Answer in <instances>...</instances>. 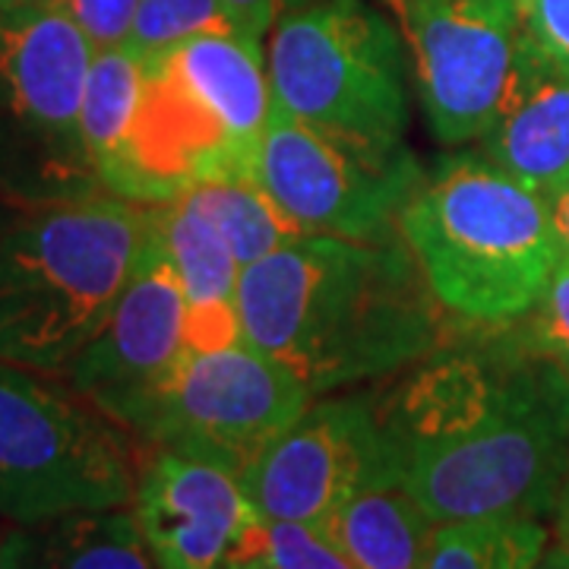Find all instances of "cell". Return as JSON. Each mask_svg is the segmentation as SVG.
<instances>
[{
	"label": "cell",
	"mask_w": 569,
	"mask_h": 569,
	"mask_svg": "<svg viewBox=\"0 0 569 569\" xmlns=\"http://www.w3.org/2000/svg\"><path fill=\"white\" fill-rule=\"evenodd\" d=\"M187 351L190 307L181 279L146 224L130 279L63 380L127 430Z\"/></svg>",
	"instance_id": "4fadbf2b"
},
{
	"label": "cell",
	"mask_w": 569,
	"mask_h": 569,
	"mask_svg": "<svg viewBox=\"0 0 569 569\" xmlns=\"http://www.w3.org/2000/svg\"><path fill=\"white\" fill-rule=\"evenodd\" d=\"M41 3H51V0H41Z\"/></svg>",
	"instance_id": "1f68e13d"
},
{
	"label": "cell",
	"mask_w": 569,
	"mask_h": 569,
	"mask_svg": "<svg viewBox=\"0 0 569 569\" xmlns=\"http://www.w3.org/2000/svg\"><path fill=\"white\" fill-rule=\"evenodd\" d=\"M269 569H355L320 522L269 519Z\"/></svg>",
	"instance_id": "603a6c76"
},
{
	"label": "cell",
	"mask_w": 569,
	"mask_h": 569,
	"mask_svg": "<svg viewBox=\"0 0 569 569\" xmlns=\"http://www.w3.org/2000/svg\"><path fill=\"white\" fill-rule=\"evenodd\" d=\"M310 399L288 367L241 339L187 351L127 433L149 449L181 452L244 478Z\"/></svg>",
	"instance_id": "9c48e42d"
},
{
	"label": "cell",
	"mask_w": 569,
	"mask_h": 569,
	"mask_svg": "<svg viewBox=\"0 0 569 569\" xmlns=\"http://www.w3.org/2000/svg\"><path fill=\"white\" fill-rule=\"evenodd\" d=\"M7 569H162L133 507L70 512L3 531Z\"/></svg>",
	"instance_id": "2e32d148"
},
{
	"label": "cell",
	"mask_w": 569,
	"mask_h": 569,
	"mask_svg": "<svg viewBox=\"0 0 569 569\" xmlns=\"http://www.w3.org/2000/svg\"><path fill=\"white\" fill-rule=\"evenodd\" d=\"M519 323H522V336H519L522 346L541 358L557 361L560 367H569V253L563 247L545 295Z\"/></svg>",
	"instance_id": "7402d4cb"
},
{
	"label": "cell",
	"mask_w": 569,
	"mask_h": 569,
	"mask_svg": "<svg viewBox=\"0 0 569 569\" xmlns=\"http://www.w3.org/2000/svg\"><path fill=\"white\" fill-rule=\"evenodd\" d=\"M133 512L162 569H269V516L228 468L149 449Z\"/></svg>",
	"instance_id": "7c38bea8"
},
{
	"label": "cell",
	"mask_w": 569,
	"mask_h": 569,
	"mask_svg": "<svg viewBox=\"0 0 569 569\" xmlns=\"http://www.w3.org/2000/svg\"><path fill=\"white\" fill-rule=\"evenodd\" d=\"M0 569H7V563H3V531H0Z\"/></svg>",
	"instance_id": "4dcf8cb0"
},
{
	"label": "cell",
	"mask_w": 569,
	"mask_h": 569,
	"mask_svg": "<svg viewBox=\"0 0 569 569\" xmlns=\"http://www.w3.org/2000/svg\"><path fill=\"white\" fill-rule=\"evenodd\" d=\"M548 545L545 519L493 516L440 522L425 569H531Z\"/></svg>",
	"instance_id": "ffe728a7"
},
{
	"label": "cell",
	"mask_w": 569,
	"mask_h": 569,
	"mask_svg": "<svg viewBox=\"0 0 569 569\" xmlns=\"http://www.w3.org/2000/svg\"><path fill=\"white\" fill-rule=\"evenodd\" d=\"M13 212H17V209H10V206L3 203V197H0V224L7 222V219H10V216H13Z\"/></svg>",
	"instance_id": "f546056e"
},
{
	"label": "cell",
	"mask_w": 569,
	"mask_h": 569,
	"mask_svg": "<svg viewBox=\"0 0 569 569\" xmlns=\"http://www.w3.org/2000/svg\"><path fill=\"white\" fill-rule=\"evenodd\" d=\"M550 216H553V228H557L560 247L569 253V187L550 200Z\"/></svg>",
	"instance_id": "83f0119b"
},
{
	"label": "cell",
	"mask_w": 569,
	"mask_h": 569,
	"mask_svg": "<svg viewBox=\"0 0 569 569\" xmlns=\"http://www.w3.org/2000/svg\"><path fill=\"white\" fill-rule=\"evenodd\" d=\"M257 178L307 238L392 241L427 181L406 140H373L272 108Z\"/></svg>",
	"instance_id": "ba28073f"
},
{
	"label": "cell",
	"mask_w": 569,
	"mask_h": 569,
	"mask_svg": "<svg viewBox=\"0 0 569 569\" xmlns=\"http://www.w3.org/2000/svg\"><path fill=\"white\" fill-rule=\"evenodd\" d=\"M193 203L216 222L241 266L257 263L269 253L307 238L257 174H228L187 190Z\"/></svg>",
	"instance_id": "d6986e66"
},
{
	"label": "cell",
	"mask_w": 569,
	"mask_h": 569,
	"mask_svg": "<svg viewBox=\"0 0 569 569\" xmlns=\"http://www.w3.org/2000/svg\"><path fill=\"white\" fill-rule=\"evenodd\" d=\"M402 32L427 127L443 146L478 142L507 96L519 0H383Z\"/></svg>",
	"instance_id": "30bf717a"
},
{
	"label": "cell",
	"mask_w": 569,
	"mask_h": 569,
	"mask_svg": "<svg viewBox=\"0 0 569 569\" xmlns=\"http://www.w3.org/2000/svg\"><path fill=\"white\" fill-rule=\"evenodd\" d=\"M522 39L569 70V0H519Z\"/></svg>",
	"instance_id": "d4e9b609"
},
{
	"label": "cell",
	"mask_w": 569,
	"mask_h": 569,
	"mask_svg": "<svg viewBox=\"0 0 569 569\" xmlns=\"http://www.w3.org/2000/svg\"><path fill=\"white\" fill-rule=\"evenodd\" d=\"M320 526L355 569H425L440 522L402 478H387L355 493Z\"/></svg>",
	"instance_id": "e0dca14e"
},
{
	"label": "cell",
	"mask_w": 569,
	"mask_h": 569,
	"mask_svg": "<svg viewBox=\"0 0 569 569\" xmlns=\"http://www.w3.org/2000/svg\"><path fill=\"white\" fill-rule=\"evenodd\" d=\"M149 228L181 279L190 307V351L241 342L238 284L244 266L216 222L190 193H181L168 203L149 206Z\"/></svg>",
	"instance_id": "9a60e30c"
},
{
	"label": "cell",
	"mask_w": 569,
	"mask_h": 569,
	"mask_svg": "<svg viewBox=\"0 0 569 569\" xmlns=\"http://www.w3.org/2000/svg\"><path fill=\"white\" fill-rule=\"evenodd\" d=\"M310 0H222L224 13L231 26L238 29V36L263 44L269 39L272 26L282 20L288 10L295 7H305Z\"/></svg>",
	"instance_id": "484cf974"
},
{
	"label": "cell",
	"mask_w": 569,
	"mask_h": 569,
	"mask_svg": "<svg viewBox=\"0 0 569 569\" xmlns=\"http://www.w3.org/2000/svg\"><path fill=\"white\" fill-rule=\"evenodd\" d=\"M396 471L437 522L548 519L569 471V377L512 346H440L380 392Z\"/></svg>",
	"instance_id": "6da1fadb"
},
{
	"label": "cell",
	"mask_w": 569,
	"mask_h": 569,
	"mask_svg": "<svg viewBox=\"0 0 569 569\" xmlns=\"http://www.w3.org/2000/svg\"><path fill=\"white\" fill-rule=\"evenodd\" d=\"M146 224L149 206L114 193L0 224V361L63 377L130 279Z\"/></svg>",
	"instance_id": "3957f363"
},
{
	"label": "cell",
	"mask_w": 569,
	"mask_h": 569,
	"mask_svg": "<svg viewBox=\"0 0 569 569\" xmlns=\"http://www.w3.org/2000/svg\"><path fill=\"white\" fill-rule=\"evenodd\" d=\"M212 32H238L224 13L222 0H140L123 48L149 63L183 41Z\"/></svg>",
	"instance_id": "44dd1931"
},
{
	"label": "cell",
	"mask_w": 569,
	"mask_h": 569,
	"mask_svg": "<svg viewBox=\"0 0 569 569\" xmlns=\"http://www.w3.org/2000/svg\"><path fill=\"white\" fill-rule=\"evenodd\" d=\"M443 305L402 238H301L244 266L241 339L310 396L383 383L447 346Z\"/></svg>",
	"instance_id": "7a4b0ae2"
},
{
	"label": "cell",
	"mask_w": 569,
	"mask_h": 569,
	"mask_svg": "<svg viewBox=\"0 0 569 569\" xmlns=\"http://www.w3.org/2000/svg\"><path fill=\"white\" fill-rule=\"evenodd\" d=\"M130 433L63 377L0 361V519L133 507Z\"/></svg>",
	"instance_id": "8992f818"
},
{
	"label": "cell",
	"mask_w": 569,
	"mask_h": 569,
	"mask_svg": "<svg viewBox=\"0 0 569 569\" xmlns=\"http://www.w3.org/2000/svg\"><path fill=\"white\" fill-rule=\"evenodd\" d=\"M399 234L443 310L485 329L526 320L560 257L548 200L485 156L427 178Z\"/></svg>",
	"instance_id": "277c9868"
},
{
	"label": "cell",
	"mask_w": 569,
	"mask_h": 569,
	"mask_svg": "<svg viewBox=\"0 0 569 569\" xmlns=\"http://www.w3.org/2000/svg\"><path fill=\"white\" fill-rule=\"evenodd\" d=\"M82 29L96 51L121 48L137 20L140 0H51Z\"/></svg>",
	"instance_id": "cb8c5ba5"
},
{
	"label": "cell",
	"mask_w": 569,
	"mask_h": 569,
	"mask_svg": "<svg viewBox=\"0 0 569 569\" xmlns=\"http://www.w3.org/2000/svg\"><path fill=\"white\" fill-rule=\"evenodd\" d=\"M481 156L553 200L569 187V70L519 44L516 70L500 111L481 137Z\"/></svg>",
	"instance_id": "5bb4252c"
},
{
	"label": "cell",
	"mask_w": 569,
	"mask_h": 569,
	"mask_svg": "<svg viewBox=\"0 0 569 569\" xmlns=\"http://www.w3.org/2000/svg\"><path fill=\"white\" fill-rule=\"evenodd\" d=\"M563 370H567V377H569V367H563Z\"/></svg>",
	"instance_id": "d6a6232c"
},
{
	"label": "cell",
	"mask_w": 569,
	"mask_h": 569,
	"mask_svg": "<svg viewBox=\"0 0 569 569\" xmlns=\"http://www.w3.org/2000/svg\"><path fill=\"white\" fill-rule=\"evenodd\" d=\"M550 522H553V541L569 550V471L560 490H557V500H553V509H550Z\"/></svg>",
	"instance_id": "4316f807"
},
{
	"label": "cell",
	"mask_w": 569,
	"mask_h": 569,
	"mask_svg": "<svg viewBox=\"0 0 569 569\" xmlns=\"http://www.w3.org/2000/svg\"><path fill=\"white\" fill-rule=\"evenodd\" d=\"M531 569H569V550L560 548L557 541H550L545 553L538 557V563Z\"/></svg>",
	"instance_id": "f1b7e54d"
},
{
	"label": "cell",
	"mask_w": 569,
	"mask_h": 569,
	"mask_svg": "<svg viewBox=\"0 0 569 569\" xmlns=\"http://www.w3.org/2000/svg\"><path fill=\"white\" fill-rule=\"evenodd\" d=\"M142 77H146V67L123 44L96 51L89 77H86L80 123L104 193L111 190L123 164L130 127L140 108Z\"/></svg>",
	"instance_id": "ac0fdd59"
},
{
	"label": "cell",
	"mask_w": 569,
	"mask_h": 569,
	"mask_svg": "<svg viewBox=\"0 0 569 569\" xmlns=\"http://www.w3.org/2000/svg\"><path fill=\"white\" fill-rule=\"evenodd\" d=\"M276 104L310 123L406 140L408 54L396 22L365 0L288 10L266 48Z\"/></svg>",
	"instance_id": "52a82bcc"
},
{
	"label": "cell",
	"mask_w": 569,
	"mask_h": 569,
	"mask_svg": "<svg viewBox=\"0 0 569 569\" xmlns=\"http://www.w3.org/2000/svg\"><path fill=\"white\" fill-rule=\"evenodd\" d=\"M399 478L380 392L342 389L310 406L241 478L269 519L326 522L355 493Z\"/></svg>",
	"instance_id": "8fae6325"
},
{
	"label": "cell",
	"mask_w": 569,
	"mask_h": 569,
	"mask_svg": "<svg viewBox=\"0 0 569 569\" xmlns=\"http://www.w3.org/2000/svg\"><path fill=\"white\" fill-rule=\"evenodd\" d=\"M92 41L54 3L0 0V197L10 209L104 193L82 137Z\"/></svg>",
	"instance_id": "5b68a950"
}]
</instances>
